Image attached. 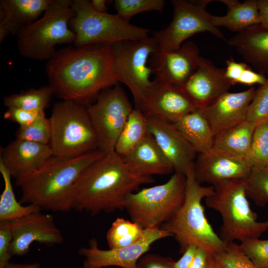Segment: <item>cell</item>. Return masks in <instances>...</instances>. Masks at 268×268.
Here are the masks:
<instances>
[{"instance_id": "6da1fadb", "label": "cell", "mask_w": 268, "mask_h": 268, "mask_svg": "<svg viewBox=\"0 0 268 268\" xmlns=\"http://www.w3.org/2000/svg\"><path fill=\"white\" fill-rule=\"evenodd\" d=\"M46 71L54 95L85 106L103 90L119 83L111 45L74 46L57 50L47 61Z\"/></svg>"}, {"instance_id": "7a4b0ae2", "label": "cell", "mask_w": 268, "mask_h": 268, "mask_svg": "<svg viewBox=\"0 0 268 268\" xmlns=\"http://www.w3.org/2000/svg\"><path fill=\"white\" fill-rule=\"evenodd\" d=\"M154 182L138 176L115 151L92 162L81 173L73 189L72 209L95 215L125 208L127 196L141 185Z\"/></svg>"}, {"instance_id": "3957f363", "label": "cell", "mask_w": 268, "mask_h": 268, "mask_svg": "<svg viewBox=\"0 0 268 268\" xmlns=\"http://www.w3.org/2000/svg\"><path fill=\"white\" fill-rule=\"evenodd\" d=\"M105 153L96 150L70 159L52 156L39 170L15 180L21 191L19 202L41 209L65 212L72 209L74 185L82 171Z\"/></svg>"}, {"instance_id": "277c9868", "label": "cell", "mask_w": 268, "mask_h": 268, "mask_svg": "<svg viewBox=\"0 0 268 268\" xmlns=\"http://www.w3.org/2000/svg\"><path fill=\"white\" fill-rule=\"evenodd\" d=\"M186 186L184 201L174 215L160 228L170 232L183 253L188 247L194 244L210 255L222 251L226 242L214 231L204 214L201 204L203 199L214 192L212 186H203L196 179L194 167L186 175Z\"/></svg>"}, {"instance_id": "5b68a950", "label": "cell", "mask_w": 268, "mask_h": 268, "mask_svg": "<svg viewBox=\"0 0 268 268\" xmlns=\"http://www.w3.org/2000/svg\"><path fill=\"white\" fill-rule=\"evenodd\" d=\"M72 0H52L42 16L16 35L19 54L35 61H48L57 52L56 46L71 43L75 34L69 28L74 16Z\"/></svg>"}, {"instance_id": "8992f818", "label": "cell", "mask_w": 268, "mask_h": 268, "mask_svg": "<svg viewBox=\"0 0 268 268\" xmlns=\"http://www.w3.org/2000/svg\"><path fill=\"white\" fill-rule=\"evenodd\" d=\"M213 193L204 199L206 205L220 214L219 237L226 242L259 238L268 229V220L259 222L251 208L245 180L226 182L214 186Z\"/></svg>"}, {"instance_id": "52a82bcc", "label": "cell", "mask_w": 268, "mask_h": 268, "mask_svg": "<svg viewBox=\"0 0 268 268\" xmlns=\"http://www.w3.org/2000/svg\"><path fill=\"white\" fill-rule=\"evenodd\" d=\"M49 120L53 156L62 159L77 157L98 150L97 135L86 106L67 100L56 103Z\"/></svg>"}, {"instance_id": "ba28073f", "label": "cell", "mask_w": 268, "mask_h": 268, "mask_svg": "<svg viewBox=\"0 0 268 268\" xmlns=\"http://www.w3.org/2000/svg\"><path fill=\"white\" fill-rule=\"evenodd\" d=\"M71 7L74 14L70 25L75 34V47L111 45L122 41L149 37L148 29L133 25L117 14L98 12L90 0H73Z\"/></svg>"}, {"instance_id": "9c48e42d", "label": "cell", "mask_w": 268, "mask_h": 268, "mask_svg": "<svg viewBox=\"0 0 268 268\" xmlns=\"http://www.w3.org/2000/svg\"><path fill=\"white\" fill-rule=\"evenodd\" d=\"M186 186V176L175 172L164 184L129 194L125 208L132 220L143 228L160 227L183 204Z\"/></svg>"}, {"instance_id": "30bf717a", "label": "cell", "mask_w": 268, "mask_h": 268, "mask_svg": "<svg viewBox=\"0 0 268 268\" xmlns=\"http://www.w3.org/2000/svg\"><path fill=\"white\" fill-rule=\"evenodd\" d=\"M113 67L118 82L130 90L137 108L151 87L152 70L147 62L159 52L153 37L138 40H126L111 45Z\"/></svg>"}, {"instance_id": "8fae6325", "label": "cell", "mask_w": 268, "mask_h": 268, "mask_svg": "<svg viewBox=\"0 0 268 268\" xmlns=\"http://www.w3.org/2000/svg\"><path fill=\"white\" fill-rule=\"evenodd\" d=\"M86 108L97 137L98 150L105 154L114 151L118 137L134 109L125 90L119 83L106 89Z\"/></svg>"}, {"instance_id": "7c38bea8", "label": "cell", "mask_w": 268, "mask_h": 268, "mask_svg": "<svg viewBox=\"0 0 268 268\" xmlns=\"http://www.w3.org/2000/svg\"><path fill=\"white\" fill-rule=\"evenodd\" d=\"M212 1L171 0L173 8L172 21L166 28L153 34L159 52L177 49L186 40L201 32H210L225 41L222 33L212 24V15L206 10L207 4Z\"/></svg>"}, {"instance_id": "4fadbf2b", "label": "cell", "mask_w": 268, "mask_h": 268, "mask_svg": "<svg viewBox=\"0 0 268 268\" xmlns=\"http://www.w3.org/2000/svg\"><path fill=\"white\" fill-rule=\"evenodd\" d=\"M173 236L169 231L156 227L146 228L142 236L135 243L118 249H101L97 241L92 239L89 247H82L78 254L84 258L83 268H103L115 266L122 268H137L140 258L156 241Z\"/></svg>"}, {"instance_id": "5bb4252c", "label": "cell", "mask_w": 268, "mask_h": 268, "mask_svg": "<svg viewBox=\"0 0 268 268\" xmlns=\"http://www.w3.org/2000/svg\"><path fill=\"white\" fill-rule=\"evenodd\" d=\"M137 108L147 117L174 123L198 107L182 87L155 78Z\"/></svg>"}, {"instance_id": "9a60e30c", "label": "cell", "mask_w": 268, "mask_h": 268, "mask_svg": "<svg viewBox=\"0 0 268 268\" xmlns=\"http://www.w3.org/2000/svg\"><path fill=\"white\" fill-rule=\"evenodd\" d=\"M12 240L10 252L13 256L27 255L35 242L52 246L61 244L64 237L52 215L33 213L10 222Z\"/></svg>"}, {"instance_id": "2e32d148", "label": "cell", "mask_w": 268, "mask_h": 268, "mask_svg": "<svg viewBox=\"0 0 268 268\" xmlns=\"http://www.w3.org/2000/svg\"><path fill=\"white\" fill-rule=\"evenodd\" d=\"M149 133L172 165L174 172L186 176L194 167L198 152L175 125L147 117Z\"/></svg>"}, {"instance_id": "e0dca14e", "label": "cell", "mask_w": 268, "mask_h": 268, "mask_svg": "<svg viewBox=\"0 0 268 268\" xmlns=\"http://www.w3.org/2000/svg\"><path fill=\"white\" fill-rule=\"evenodd\" d=\"M200 57L197 45L189 41L177 49L152 55L149 66L156 78L182 88L197 69Z\"/></svg>"}, {"instance_id": "ac0fdd59", "label": "cell", "mask_w": 268, "mask_h": 268, "mask_svg": "<svg viewBox=\"0 0 268 268\" xmlns=\"http://www.w3.org/2000/svg\"><path fill=\"white\" fill-rule=\"evenodd\" d=\"M252 168L245 159L212 148L198 153L195 165L196 180L212 186L233 180H245Z\"/></svg>"}, {"instance_id": "d6986e66", "label": "cell", "mask_w": 268, "mask_h": 268, "mask_svg": "<svg viewBox=\"0 0 268 268\" xmlns=\"http://www.w3.org/2000/svg\"><path fill=\"white\" fill-rule=\"evenodd\" d=\"M256 89L226 92L212 103L197 110L207 121L214 135L219 132L247 120L249 106Z\"/></svg>"}, {"instance_id": "ffe728a7", "label": "cell", "mask_w": 268, "mask_h": 268, "mask_svg": "<svg viewBox=\"0 0 268 268\" xmlns=\"http://www.w3.org/2000/svg\"><path fill=\"white\" fill-rule=\"evenodd\" d=\"M225 71V68H218L210 60L201 57L197 69L182 88L198 108L206 106L233 85Z\"/></svg>"}, {"instance_id": "44dd1931", "label": "cell", "mask_w": 268, "mask_h": 268, "mask_svg": "<svg viewBox=\"0 0 268 268\" xmlns=\"http://www.w3.org/2000/svg\"><path fill=\"white\" fill-rule=\"evenodd\" d=\"M52 156L49 145L16 138L0 148V161L16 180L39 170Z\"/></svg>"}, {"instance_id": "7402d4cb", "label": "cell", "mask_w": 268, "mask_h": 268, "mask_svg": "<svg viewBox=\"0 0 268 268\" xmlns=\"http://www.w3.org/2000/svg\"><path fill=\"white\" fill-rule=\"evenodd\" d=\"M52 0H1L0 43L9 35H16L44 13Z\"/></svg>"}, {"instance_id": "603a6c76", "label": "cell", "mask_w": 268, "mask_h": 268, "mask_svg": "<svg viewBox=\"0 0 268 268\" xmlns=\"http://www.w3.org/2000/svg\"><path fill=\"white\" fill-rule=\"evenodd\" d=\"M134 174L143 177L167 175L174 171L153 137L149 134L130 153L122 157Z\"/></svg>"}, {"instance_id": "cb8c5ba5", "label": "cell", "mask_w": 268, "mask_h": 268, "mask_svg": "<svg viewBox=\"0 0 268 268\" xmlns=\"http://www.w3.org/2000/svg\"><path fill=\"white\" fill-rule=\"evenodd\" d=\"M247 65L262 74H268V30L252 26L227 41Z\"/></svg>"}, {"instance_id": "d4e9b609", "label": "cell", "mask_w": 268, "mask_h": 268, "mask_svg": "<svg viewBox=\"0 0 268 268\" xmlns=\"http://www.w3.org/2000/svg\"><path fill=\"white\" fill-rule=\"evenodd\" d=\"M219 1L227 6L228 10L224 16H211V22L214 27H224L239 33L260 24L257 0H247L242 3L235 0Z\"/></svg>"}, {"instance_id": "484cf974", "label": "cell", "mask_w": 268, "mask_h": 268, "mask_svg": "<svg viewBox=\"0 0 268 268\" xmlns=\"http://www.w3.org/2000/svg\"><path fill=\"white\" fill-rule=\"evenodd\" d=\"M257 125L246 120L219 132L214 135L213 148L245 159Z\"/></svg>"}, {"instance_id": "4316f807", "label": "cell", "mask_w": 268, "mask_h": 268, "mask_svg": "<svg viewBox=\"0 0 268 268\" xmlns=\"http://www.w3.org/2000/svg\"><path fill=\"white\" fill-rule=\"evenodd\" d=\"M173 124L198 153L207 152L213 147L214 134L207 121L197 109Z\"/></svg>"}, {"instance_id": "83f0119b", "label": "cell", "mask_w": 268, "mask_h": 268, "mask_svg": "<svg viewBox=\"0 0 268 268\" xmlns=\"http://www.w3.org/2000/svg\"><path fill=\"white\" fill-rule=\"evenodd\" d=\"M146 116L134 108L117 140L115 151L123 157L133 150L148 134Z\"/></svg>"}, {"instance_id": "f1b7e54d", "label": "cell", "mask_w": 268, "mask_h": 268, "mask_svg": "<svg viewBox=\"0 0 268 268\" xmlns=\"http://www.w3.org/2000/svg\"><path fill=\"white\" fill-rule=\"evenodd\" d=\"M0 172L3 179L4 190L0 196V221H12L28 214L41 212L39 206L29 204L24 206L15 198L11 176L0 161Z\"/></svg>"}, {"instance_id": "f546056e", "label": "cell", "mask_w": 268, "mask_h": 268, "mask_svg": "<svg viewBox=\"0 0 268 268\" xmlns=\"http://www.w3.org/2000/svg\"><path fill=\"white\" fill-rule=\"evenodd\" d=\"M53 95L52 88L48 85L6 96L3 99V104L7 108L15 107L30 111L44 112Z\"/></svg>"}, {"instance_id": "4dcf8cb0", "label": "cell", "mask_w": 268, "mask_h": 268, "mask_svg": "<svg viewBox=\"0 0 268 268\" xmlns=\"http://www.w3.org/2000/svg\"><path fill=\"white\" fill-rule=\"evenodd\" d=\"M144 230L135 222L117 217L106 234L109 249H121L134 244L142 236Z\"/></svg>"}, {"instance_id": "1f68e13d", "label": "cell", "mask_w": 268, "mask_h": 268, "mask_svg": "<svg viewBox=\"0 0 268 268\" xmlns=\"http://www.w3.org/2000/svg\"><path fill=\"white\" fill-rule=\"evenodd\" d=\"M268 159V120L257 125L245 160L252 168H264Z\"/></svg>"}, {"instance_id": "d6a6232c", "label": "cell", "mask_w": 268, "mask_h": 268, "mask_svg": "<svg viewBox=\"0 0 268 268\" xmlns=\"http://www.w3.org/2000/svg\"><path fill=\"white\" fill-rule=\"evenodd\" d=\"M245 183L247 198L256 205L264 206L268 202V169L252 168Z\"/></svg>"}, {"instance_id": "836d02e7", "label": "cell", "mask_w": 268, "mask_h": 268, "mask_svg": "<svg viewBox=\"0 0 268 268\" xmlns=\"http://www.w3.org/2000/svg\"><path fill=\"white\" fill-rule=\"evenodd\" d=\"M114 3L117 14L129 22L133 16L140 13L162 11L165 4L163 0H115Z\"/></svg>"}, {"instance_id": "e575fe53", "label": "cell", "mask_w": 268, "mask_h": 268, "mask_svg": "<svg viewBox=\"0 0 268 268\" xmlns=\"http://www.w3.org/2000/svg\"><path fill=\"white\" fill-rule=\"evenodd\" d=\"M214 256L222 268H256L240 244L226 242L225 248Z\"/></svg>"}, {"instance_id": "d590c367", "label": "cell", "mask_w": 268, "mask_h": 268, "mask_svg": "<svg viewBox=\"0 0 268 268\" xmlns=\"http://www.w3.org/2000/svg\"><path fill=\"white\" fill-rule=\"evenodd\" d=\"M16 138L49 145L51 137L49 118H40L25 127H19L15 133Z\"/></svg>"}, {"instance_id": "8d00e7d4", "label": "cell", "mask_w": 268, "mask_h": 268, "mask_svg": "<svg viewBox=\"0 0 268 268\" xmlns=\"http://www.w3.org/2000/svg\"><path fill=\"white\" fill-rule=\"evenodd\" d=\"M268 120V78L256 89L249 106L247 120L258 124Z\"/></svg>"}, {"instance_id": "74e56055", "label": "cell", "mask_w": 268, "mask_h": 268, "mask_svg": "<svg viewBox=\"0 0 268 268\" xmlns=\"http://www.w3.org/2000/svg\"><path fill=\"white\" fill-rule=\"evenodd\" d=\"M240 245L256 268H268V239H250Z\"/></svg>"}, {"instance_id": "f35d334b", "label": "cell", "mask_w": 268, "mask_h": 268, "mask_svg": "<svg viewBox=\"0 0 268 268\" xmlns=\"http://www.w3.org/2000/svg\"><path fill=\"white\" fill-rule=\"evenodd\" d=\"M45 117L44 112H34L15 107H8L3 114L4 119L16 123L19 127L27 126Z\"/></svg>"}, {"instance_id": "ab89813d", "label": "cell", "mask_w": 268, "mask_h": 268, "mask_svg": "<svg viewBox=\"0 0 268 268\" xmlns=\"http://www.w3.org/2000/svg\"><path fill=\"white\" fill-rule=\"evenodd\" d=\"M12 240V232L9 221H0V268L9 263L12 255L10 247Z\"/></svg>"}, {"instance_id": "60d3db41", "label": "cell", "mask_w": 268, "mask_h": 268, "mask_svg": "<svg viewBox=\"0 0 268 268\" xmlns=\"http://www.w3.org/2000/svg\"><path fill=\"white\" fill-rule=\"evenodd\" d=\"M173 261L156 254H146L138 260L137 268H172Z\"/></svg>"}, {"instance_id": "b9f144b4", "label": "cell", "mask_w": 268, "mask_h": 268, "mask_svg": "<svg viewBox=\"0 0 268 268\" xmlns=\"http://www.w3.org/2000/svg\"><path fill=\"white\" fill-rule=\"evenodd\" d=\"M225 76L232 85L237 83L243 71L249 66L244 62L238 63L232 58L226 61Z\"/></svg>"}, {"instance_id": "7bdbcfd3", "label": "cell", "mask_w": 268, "mask_h": 268, "mask_svg": "<svg viewBox=\"0 0 268 268\" xmlns=\"http://www.w3.org/2000/svg\"><path fill=\"white\" fill-rule=\"evenodd\" d=\"M267 80V78L264 74L253 71L250 67H249L243 71L237 83L249 86L255 84H259L262 85L266 82Z\"/></svg>"}, {"instance_id": "ee69618b", "label": "cell", "mask_w": 268, "mask_h": 268, "mask_svg": "<svg viewBox=\"0 0 268 268\" xmlns=\"http://www.w3.org/2000/svg\"><path fill=\"white\" fill-rule=\"evenodd\" d=\"M197 248L194 244L189 245L181 258L176 262L173 261L172 268H189L194 259Z\"/></svg>"}, {"instance_id": "f6af8a7d", "label": "cell", "mask_w": 268, "mask_h": 268, "mask_svg": "<svg viewBox=\"0 0 268 268\" xmlns=\"http://www.w3.org/2000/svg\"><path fill=\"white\" fill-rule=\"evenodd\" d=\"M210 256L205 250L198 247L193 261L189 268H206Z\"/></svg>"}, {"instance_id": "bcb514c9", "label": "cell", "mask_w": 268, "mask_h": 268, "mask_svg": "<svg viewBox=\"0 0 268 268\" xmlns=\"http://www.w3.org/2000/svg\"><path fill=\"white\" fill-rule=\"evenodd\" d=\"M257 3L260 18V25L268 30V0H258Z\"/></svg>"}, {"instance_id": "7dc6e473", "label": "cell", "mask_w": 268, "mask_h": 268, "mask_svg": "<svg viewBox=\"0 0 268 268\" xmlns=\"http://www.w3.org/2000/svg\"><path fill=\"white\" fill-rule=\"evenodd\" d=\"M107 0H92L91 3L94 10L98 12L106 13L107 6Z\"/></svg>"}, {"instance_id": "c3c4849f", "label": "cell", "mask_w": 268, "mask_h": 268, "mask_svg": "<svg viewBox=\"0 0 268 268\" xmlns=\"http://www.w3.org/2000/svg\"><path fill=\"white\" fill-rule=\"evenodd\" d=\"M40 264L37 262L26 264L9 263L3 268H40Z\"/></svg>"}, {"instance_id": "681fc988", "label": "cell", "mask_w": 268, "mask_h": 268, "mask_svg": "<svg viewBox=\"0 0 268 268\" xmlns=\"http://www.w3.org/2000/svg\"><path fill=\"white\" fill-rule=\"evenodd\" d=\"M206 268H222L215 259L214 255L210 256Z\"/></svg>"}, {"instance_id": "f907efd6", "label": "cell", "mask_w": 268, "mask_h": 268, "mask_svg": "<svg viewBox=\"0 0 268 268\" xmlns=\"http://www.w3.org/2000/svg\"><path fill=\"white\" fill-rule=\"evenodd\" d=\"M265 168H267L268 169V159L267 163Z\"/></svg>"}]
</instances>
